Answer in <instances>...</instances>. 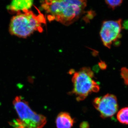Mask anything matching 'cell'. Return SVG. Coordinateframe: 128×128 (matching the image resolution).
<instances>
[{"label":"cell","mask_w":128,"mask_h":128,"mask_svg":"<svg viewBox=\"0 0 128 128\" xmlns=\"http://www.w3.org/2000/svg\"><path fill=\"white\" fill-rule=\"evenodd\" d=\"M13 104L19 118L18 125L21 128H42L46 124V117L33 111L27 102L20 96L16 97Z\"/></svg>","instance_id":"cell-4"},{"label":"cell","mask_w":128,"mask_h":128,"mask_svg":"<svg viewBox=\"0 0 128 128\" xmlns=\"http://www.w3.org/2000/svg\"><path fill=\"white\" fill-rule=\"evenodd\" d=\"M94 73L89 67H83L74 73L71 94L76 96L77 101L83 100L92 92L99 91L100 86L94 80Z\"/></svg>","instance_id":"cell-3"},{"label":"cell","mask_w":128,"mask_h":128,"mask_svg":"<svg viewBox=\"0 0 128 128\" xmlns=\"http://www.w3.org/2000/svg\"><path fill=\"white\" fill-rule=\"evenodd\" d=\"M80 128H89V123L87 122H83L80 124Z\"/></svg>","instance_id":"cell-12"},{"label":"cell","mask_w":128,"mask_h":128,"mask_svg":"<svg viewBox=\"0 0 128 128\" xmlns=\"http://www.w3.org/2000/svg\"><path fill=\"white\" fill-rule=\"evenodd\" d=\"M122 22L121 19L116 20L105 21L102 23L100 32L102 43L108 48H111L113 43L121 36Z\"/></svg>","instance_id":"cell-5"},{"label":"cell","mask_w":128,"mask_h":128,"mask_svg":"<svg viewBox=\"0 0 128 128\" xmlns=\"http://www.w3.org/2000/svg\"><path fill=\"white\" fill-rule=\"evenodd\" d=\"M74 122V119L70 114L66 112L60 113L56 120L57 128H71Z\"/></svg>","instance_id":"cell-8"},{"label":"cell","mask_w":128,"mask_h":128,"mask_svg":"<svg viewBox=\"0 0 128 128\" xmlns=\"http://www.w3.org/2000/svg\"><path fill=\"white\" fill-rule=\"evenodd\" d=\"M93 104L100 113V116L104 118L113 116L118 108L116 97L112 94L96 98L93 100Z\"/></svg>","instance_id":"cell-6"},{"label":"cell","mask_w":128,"mask_h":128,"mask_svg":"<svg viewBox=\"0 0 128 128\" xmlns=\"http://www.w3.org/2000/svg\"><path fill=\"white\" fill-rule=\"evenodd\" d=\"M117 118L121 123L128 124V108H124L120 110Z\"/></svg>","instance_id":"cell-9"},{"label":"cell","mask_w":128,"mask_h":128,"mask_svg":"<svg viewBox=\"0 0 128 128\" xmlns=\"http://www.w3.org/2000/svg\"><path fill=\"white\" fill-rule=\"evenodd\" d=\"M121 74L126 85L128 86V69L124 67L121 69Z\"/></svg>","instance_id":"cell-11"},{"label":"cell","mask_w":128,"mask_h":128,"mask_svg":"<svg viewBox=\"0 0 128 128\" xmlns=\"http://www.w3.org/2000/svg\"><path fill=\"white\" fill-rule=\"evenodd\" d=\"M105 3L109 8L114 10L116 8L122 4V0H106Z\"/></svg>","instance_id":"cell-10"},{"label":"cell","mask_w":128,"mask_h":128,"mask_svg":"<svg viewBox=\"0 0 128 128\" xmlns=\"http://www.w3.org/2000/svg\"><path fill=\"white\" fill-rule=\"evenodd\" d=\"M41 7L50 22L56 20L68 26L77 20L84 12L87 1L84 0H45Z\"/></svg>","instance_id":"cell-1"},{"label":"cell","mask_w":128,"mask_h":128,"mask_svg":"<svg viewBox=\"0 0 128 128\" xmlns=\"http://www.w3.org/2000/svg\"><path fill=\"white\" fill-rule=\"evenodd\" d=\"M33 2L32 0H14L7 6L6 8L12 13H24L30 11Z\"/></svg>","instance_id":"cell-7"},{"label":"cell","mask_w":128,"mask_h":128,"mask_svg":"<svg viewBox=\"0 0 128 128\" xmlns=\"http://www.w3.org/2000/svg\"><path fill=\"white\" fill-rule=\"evenodd\" d=\"M122 28L128 30V20L124 21V23L122 24Z\"/></svg>","instance_id":"cell-13"},{"label":"cell","mask_w":128,"mask_h":128,"mask_svg":"<svg viewBox=\"0 0 128 128\" xmlns=\"http://www.w3.org/2000/svg\"><path fill=\"white\" fill-rule=\"evenodd\" d=\"M45 23V17L40 12L37 14L30 10L12 17L9 24V31L12 35L26 38L34 32H42V26Z\"/></svg>","instance_id":"cell-2"}]
</instances>
